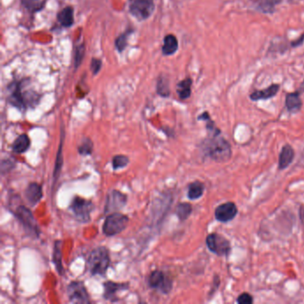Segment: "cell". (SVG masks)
Returning <instances> with one entry per match:
<instances>
[{
	"mask_svg": "<svg viewBox=\"0 0 304 304\" xmlns=\"http://www.w3.org/2000/svg\"><path fill=\"white\" fill-rule=\"evenodd\" d=\"M30 83V78H22L21 80H13L6 87L9 104L22 112L28 108H34L40 100V95L29 87Z\"/></svg>",
	"mask_w": 304,
	"mask_h": 304,
	"instance_id": "cell-1",
	"label": "cell"
},
{
	"mask_svg": "<svg viewBox=\"0 0 304 304\" xmlns=\"http://www.w3.org/2000/svg\"><path fill=\"white\" fill-rule=\"evenodd\" d=\"M111 263L108 249L104 246L96 247L87 257V269L92 276L104 277Z\"/></svg>",
	"mask_w": 304,
	"mask_h": 304,
	"instance_id": "cell-2",
	"label": "cell"
},
{
	"mask_svg": "<svg viewBox=\"0 0 304 304\" xmlns=\"http://www.w3.org/2000/svg\"><path fill=\"white\" fill-rule=\"evenodd\" d=\"M205 152L214 161L224 162L230 159L232 151L229 143L226 139L213 136V139L205 146Z\"/></svg>",
	"mask_w": 304,
	"mask_h": 304,
	"instance_id": "cell-3",
	"label": "cell"
},
{
	"mask_svg": "<svg viewBox=\"0 0 304 304\" xmlns=\"http://www.w3.org/2000/svg\"><path fill=\"white\" fill-rule=\"evenodd\" d=\"M129 217L120 213H110L103 225V233L106 236H113L122 233L129 224Z\"/></svg>",
	"mask_w": 304,
	"mask_h": 304,
	"instance_id": "cell-4",
	"label": "cell"
},
{
	"mask_svg": "<svg viewBox=\"0 0 304 304\" xmlns=\"http://www.w3.org/2000/svg\"><path fill=\"white\" fill-rule=\"evenodd\" d=\"M13 213L29 235L36 238L39 237L40 235L39 225L29 209L24 205H19Z\"/></svg>",
	"mask_w": 304,
	"mask_h": 304,
	"instance_id": "cell-5",
	"label": "cell"
},
{
	"mask_svg": "<svg viewBox=\"0 0 304 304\" xmlns=\"http://www.w3.org/2000/svg\"><path fill=\"white\" fill-rule=\"evenodd\" d=\"M94 204L80 196H75L70 204V210L75 219L81 223H87L90 221Z\"/></svg>",
	"mask_w": 304,
	"mask_h": 304,
	"instance_id": "cell-6",
	"label": "cell"
},
{
	"mask_svg": "<svg viewBox=\"0 0 304 304\" xmlns=\"http://www.w3.org/2000/svg\"><path fill=\"white\" fill-rule=\"evenodd\" d=\"M155 9L153 0H130L129 11L139 21H145L152 15Z\"/></svg>",
	"mask_w": 304,
	"mask_h": 304,
	"instance_id": "cell-7",
	"label": "cell"
},
{
	"mask_svg": "<svg viewBox=\"0 0 304 304\" xmlns=\"http://www.w3.org/2000/svg\"><path fill=\"white\" fill-rule=\"evenodd\" d=\"M207 247L211 252L219 256H227L231 252L230 242L223 235L213 233L206 238Z\"/></svg>",
	"mask_w": 304,
	"mask_h": 304,
	"instance_id": "cell-8",
	"label": "cell"
},
{
	"mask_svg": "<svg viewBox=\"0 0 304 304\" xmlns=\"http://www.w3.org/2000/svg\"><path fill=\"white\" fill-rule=\"evenodd\" d=\"M67 296L72 304H87L91 303L87 288L82 282L74 281L70 283L67 287Z\"/></svg>",
	"mask_w": 304,
	"mask_h": 304,
	"instance_id": "cell-9",
	"label": "cell"
},
{
	"mask_svg": "<svg viewBox=\"0 0 304 304\" xmlns=\"http://www.w3.org/2000/svg\"><path fill=\"white\" fill-rule=\"evenodd\" d=\"M128 197L119 190H112L106 196L105 205H104V213H117L125 207Z\"/></svg>",
	"mask_w": 304,
	"mask_h": 304,
	"instance_id": "cell-10",
	"label": "cell"
},
{
	"mask_svg": "<svg viewBox=\"0 0 304 304\" xmlns=\"http://www.w3.org/2000/svg\"><path fill=\"white\" fill-rule=\"evenodd\" d=\"M148 285L152 289H158L162 294H169L172 289V283L161 270H154L149 275Z\"/></svg>",
	"mask_w": 304,
	"mask_h": 304,
	"instance_id": "cell-11",
	"label": "cell"
},
{
	"mask_svg": "<svg viewBox=\"0 0 304 304\" xmlns=\"http://www.w3.org/2000/svg\"><path fill=\"white\" fill-rule=\"evenodd\" d=\"M237 213L236 205L232 202H228L218 206L215 210V218L219 222H228L236 216Z\"/></svg>",
	"mask_w": 304,
	"mask_h": 304,
	"instance_id": "cell-12",
	"label": "cell"
},
{
	"mask_svg": "<svg viewBox=\"0 0 304 304\" xmlns=\"http://www.w3.org/2000/svg\"><path fill=\"white\" fill-rule=\"evenodd\" d=\"M129 284L124 283L113 282V281H107L104 284V299L110 301V302H117L119 300L117 294L119 292L123 290H128Z\"/></svg>",
	"mask_w": 304,
	"mask_h": 304,
	"instance_id": "cell-13",
	"label": "cell"
},
{
	"mask_svg": "<svg viewBox=\"0 0 304 304\" xmlns=\"http://www.w3.org/2000/svg\"><path fill=\"white\" fill-rule=\"evenodd\" d=\"M25 197L31 206L39 204L43 197L42 187L38 183L32 182L29 184L25 190Z\"/></svg>",
	"mask_w": 304,
	"mask_h": 304,
	"instance_id": "cell-14",
	"label": "cell"
},
{
	"mask_svg": "<svg viewBox=\"0 0 304 304\" xmlns=\"http://www.w3.org/2000/svg\"><path fill=\"white\" fill-rule=\"evenodd\" d=\"M278 90H279V85L272 84L271 86L267 88L252 92L250 97L253 101L267 100L276 96L278 94Z\"/></svg>",
	"mask_w": 304,
	"mask_h": 304,
	"instance_id": "cell-15",
	"label": "cell"
},
{
	"mask_svg": "<svg viewBox=\"0 0 304 304\" xmlns=\"http://www.w3.org/2000/svg\"><path fill=\"white\" fill-rule=\"evenodd\" d=\"M295 159V150L289 145H286L281 150L278 161V167L280 169H285L290 165Z\"/></svg>",
	"mask_w": 304,
	"mask_h": 304,
	"instance_id": "cell-16",
	"label": "cell"
},
{
	"mask_svg": "<svg viewBox=\"0 0 304 304\" xmlns=\"http://www.w3.org/2000/svg\"><path fill=\"white\" fill-rule=\"evenodd\" d=\"M57 20L62 26L70 28L74 23V9L73 6H66L57 14Z\"/></svg>",
	"mask_w": 304,
	"mask_h": 304,
	"instance_id": "cell-17",
	"label": "cell"
},
{
	"mask_svg": "<svg viewBox=\"0 0 304 304\" xmlns=\"http://www.w3.org/2000/svg\"><path fill=\"white\" fill-rule=\"evenodd\" d=\"M178 48V42L177 38L173 34L166 35L161 48L162 54L164 56H172L177 52Z\"/></svg>",
	"mask_w": 304,
	"mask_h": 304,
	"instance_id": "cell-18",
	"label": "cell"
},
{
	"mask_svg": "<svg viewBox=\"0 0 304 304\" xmlns=\"http://www.w3.org/2000/svg\"><path fill=\"white\" fill-rule=\"evenodd\" d=\"M286 105L290 113H297L300 111L303 106V102L301 99L300 95L297 92L287 94L286 98Z\"/></svg>",
	"mask_w": 304,
	"mask_h": 304,
	"instance_id": "cell-19",
	"label": "cell"
},
{
	"mask_svg": "<svg viewBox=\"0 0 304 304\" xmlns=\"http://www.w3.org/2000/svg\"><path fill=\"white\" fill-rule=\"evenodd\" d=\"M31 147V140L26 134H22L14 140L12 149L15 153H23Z\"/></svg>",
	"mask_w": 304,
	"mask_h": 304,
	"instance_id": "cell-20",
	"label": "cell"
},
{
	"mask_svg": "<svg viewBox=\"0 0 304 304\" xmlns=\"http://www.w3.org/2000/svg\"><path fill=\"white\" fill-rule=\"evenodd\" d=\"M192 79L190 78H185L178 83L177 93L181 100H186L191 96Z\"/></svg>",
	"mask_w": 304,
	"mask_h": 304,
	"instance_id": "cell-21",
	"label": "cell"
},
{
	"mask_svg": "<svg viewBox=\"0 0 304 304\" xmlns=\"http://www.w3.org/2000/svg\"><path fill=\"white\" fill-rule=\"evenodd\" d=\"M282 0H253L257 8L264 13H272L276 5L281 3Z\"/></svg>",
	"mask_w": 304,
	"mask_h": 304,
	"instance_id": "cell-22",
	"label": "cell"
},
{
	"mask_svg": "<svg viewBox=\"0 0 304 304\" xmlns=\"http://www.w3.org/2000/svg\"><path fill=\"white\" fill-rule=\"evenodd\" d=\"M48 0H21L22 6L30 13H38L46 6Z\"/></svg>",
	"mask_w": 304,
	"mask_h": 304,
	"instance_id": "cell-23",
	"label": "cell"
},
{
	"mask_svg": "<svg viewBox=\"0 0 304 304\" xmlns=\"http://www.w3.org/2000/svg\"><path fill=\"white\" fill-rule=\"evenodd\" d=\"M204 185L200 181H195L191 183L188 187L187 191V197L190 200H196L199 199L201 196L204 195Z\"/></svg>",
	"mask_w": 304,
	"mask_h": 304,
	"instance_id": "cell-24",
	"label": "cell"
},
{
	"mask_svg": "<svg viewBox=\"0 0 304 304\" xmlns=\"http://www.w3.org/2000/svg\"><path fill=\"white\" fill-rule=\"evenodd\" d=\"M62 241H56L55 246H54V252H53V262L56 266L57 272L63 275L64 274V268L62 264Z\"/></svg>",
	"mask_w": 304,
	"mask_h": 304,
	"instance_id": "cell-25",
	"label": "cell"
},
{
	"mask_svg": "<svg viewBox=\"0 0 304 304\" xmlns=\"http://www.w3.org/2000/svg\"><path fill=\"white\" fill-rule=\"evenodd\" d=\"M192 211H193V208H192L191 204L188 203H181L178 204L176 208V215L179 219V221L184 222L191 215Z\"/></svg>",
	"mask_w": 304,
	"mask_h": 304,
	"instance_id": "cell-26",
	"label": "cell"
},
{
	"mask_svg": "<svg viewBox=\"0 0 304 304\" xmlns=\"http://www.w3.org/2000/svg\"><path fill=\"white\" fill-rule=\"evenodd\" d=\"M156 91L158 95L163 96V97H168L169 96V82H168V79L164 76H161L158 78L156 84Z\"/></svg>",
	"mask_w": 304,
	"mask_h": 304,
	"instance_id": "cell-27",
	"label": "cell"
},
{
	"mask_svg": "<svg viewBox=\"0 0 304 304\" xmlns=\"http://www.w3.org/2000/svg\"><path fill=\"white\" fill-rule=\"evenodd\" d=\"M133 32V30H128L124 33L120 35L117 39H115V48L120 53L123 52L128 45V38Z\"/></svg>",
	"mask_w": 304,
	"mask_h": 304,
	"instance_id": "cell-28",
	"label": "cell"
},
{
	"mask_svg": "<svg viewBox=\"0 0 304 304\" xmlns=\"http://www.w3.org/2000/svg\"><path fill=\"white\" fill-rule=\"evenodd\" d=\"M63 140H64V133H62L61 142H60V146H59V149H58V152H57V161H56V166H55V170H54V179H55V182H56L57 178H58L62 166H63V154H62L63 142H64Z\"/></svg>",
	"mask_w": 304,
	"mask_h": 304,
	"instance_id": "cell-29",
	"label": "cell"
},
{
	"mask_svg": "<svg viewBox=\"0 0 304 304\" xmlns=\"http://www.w3.org/2000/svg\"><path fill=\"white\" fill-rule=\"evenodd\" d=\"M94 144L89 139H84L78 147V152L80 155H90L93 152Z\"/></svg>",
	"mask_w": 304,
	"mask_h": 304,
	"instance_id": "cell-30",
	"label": "cell"
},
{
	"mask_svg": "<svg viewBox=\"0 0 304 304\" xmlns=\"http://www.w3.org/2000/svg\"><path fill=\"white\" fill-rule=\"evenodd\" d=\"M129 162H130L129 158L126 155H122V154L115 155V156L113 157V161H112L113 168L114 170L125 168L129 164Z\"/></svg>",
	"mask_w": 304,
	"mask_h": 304,
	"instance_id": "cell-31",
	"label": "cell"
},
{
	"mask_svg": "<svg viewBox=\"0 0 304 304\" xmlns=\"http://www.w3.org/2000/svg\"><path fill=\"white\" fill-rule=\"evenodd\" d=\"M85 56V45L81 44L78 46V48L75 50V56H74V65L75 68H78L79 65L81 64L83 57Z\"/></svg>",
	"mask_w": 304,
	"mask_h": 304,
	"instance_id": "cell-32",
	"label": "cell"
},
{
	"mask_svg": "<svg viewBox=\"0 0 304 304\" xmlns=\"http://www.w3.org/2000/svg\"><path fill=\"white\" fill-rule=\"evenodd\" d=\"M15 166V161L13 159H5L1 162V171L2 174L9 172L11 169H13Z\"/></svg>",
	"mask_w": 304,
	"mask_h": 304,
	"instance_id": "cell-33",
	"label": "cell"
},
{
	"mask_svg": "<svg viewBox=\"0 0 304 304\" xmlns=\"http://www.w3.org/2000/svg\"><path fill=\"white\" fill-rule=\"evenodd\" d=\"M101 68H102L101 59L92 58L91 63H90V70H91L92 74L96 75L100 72Z\"/></svg>",
	"mask_w": 304,
	"mask_h": 304,
	"instance_id": "cell-34",
	"label": "cell"
},
{
	"mask_svg": "<svg viewBox=\"0 0 304 304\" xmlns=\"http://www.w3.org/2000/svg\"><path fill=\"white\" fill-rule=\"evenodd\" d=\"M237 303L239 304H251L253 303L252 296L248 293H243L240 295L237 298Z\"/></svg>",
	"mask_w": 304,
	"mask_h": 304,
	"instance_id": "cell-35",
	"label": "cell"
},
{
	"mask_svg": "<svg viewBox=\"0 0 304 304\" xmlns=\"http://www.w3.org/2000/svg\"><path fill=\"white\" fill-rule=\"evenodd\" d=\"M302 89H304V81L303 82V84H302Z\"/></svg>",
	"mask_w": 304,
	"mask_h": 304,
	"instance_id": "cell-36",
	"label": "cell"
}]
</instances>
